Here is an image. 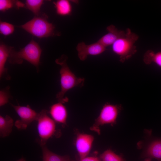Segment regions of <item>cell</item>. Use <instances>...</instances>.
Here are the masks:
<instances>
[{
  "mask_svg": "<svg viewBox=\"0 0 161 161\" xmlns=\"http://www.w3.org/2000/svg\"><path fill=\"white\" fill-rule=\"evenodd\" d=\"M66 57L63 55L56 60V63L61 66L60 70L61 89L56 95L58 102L63 103L67 102L68 98L65 97L66 92L77 86H82L85 79L77 77L70 70L67 64Z\"/></svg>",
  "mask_w": 161,
  "mask_h": 161,
  "instance_id": "obj_1",
  "label": "cell"
},
{
  "mask_svg": "<svg viewBox=\"0 0 161 161\" xmlns=\"http://www.w3.org/2000/svg\"><path fill=\"white\" fill-rule=\"evenodd\" d=\"M126 34L117 40L112 45L113 52L119 57L122 63L130 58L137 52L135 44L139 39L138 35L128 28Z\"/></svg>",
  "mask_w": 161,
  "mask_h": 161,
  "instance_id": "obj_2",
  "label": "cell"
},
{
  "mask_svg": "<svg viewBox=\"0 0 161 161\" xmlns=\"http://www.w3.org/2000/svg\"><path fill=\"white\" fill-rule=\"evenodd\" d=\"M11 49L9 61L12 64H21L25 60L39 69L41 49L38 44L33 40L18 52Z\"/></svg>",
  "mask_w": 161,
  "mask_h": 161,
  "instance_id": "obj_3",
  "label": "cell"
},
{
  "mask_svg": "<svg viewBox=\"0 0 161 161\" xmlns=\"http://www.w3.org/2000/svg\"><path fill=\"white\" fill-rule=\"evenodd\" d=\"M37 37H49L55 35L54 26L49 22L46 16H36L25 24L19 26Z\"/></svg>",
  "mask_w": 161,
  "mask_h": 161,
  "instance_id": "obj_4",
  "label": "cell"
},
{
  "mask_svg": "<svg viewBox=\"0 0 161 161\" xmlns=\"http://www.w3.org/2000/svg\"><path fill=\"white\" fill-rule=\"evenodd\" d=\"M37 129L40 139V144L45 145L47 140L54 135L55 132V124L49 117L46 110L43 109L39 113Z\"/></svg>",
  "mask_w": 161,
  "mask_h": 161,
  "instance_id": "obj_5",
  "label": "cell"
},
{
  "mask_svg": "<svg viewBox=\"0 0 161 161\" xmlns=\"http://www.w3.org/2000/svg\"><path fill=\"white\" fill-rule=\"evenodd\" d=\"M10 103L20 118V120H17L15 123V125L18 129H25L32 121H37L39 113L32 109L29 105L21 106Z\"/></svg>",
  "mask_w": 161,
  "mask_h": 161,
  "instance_id": "obj_6",
  "label": "cell"
},
{
  "mask_svg": "<svg viewBox=\"0 0 161 161\" xmlns=\"http://www.w3.org/2000/svg\"><path fill=\"white\" fill-rule=\"evenodd\" d=\"M122 109L120 105L107 103L103 106L100 114L95 120L96 126L114 123Z\"/></svg>",
  "mask_w": 161,
  "mask_h": 161,
  "instance_id": "obj_7",
  "label": "cell"
},
{
  "mask_svg": "<svg viewBox=\"0 0 161 161\" xmlns=\"http://www.w3.org/2000/svg\"><path fill=\"white\" fill-rule=\"evenodd\" d=\"M76 49L79 58L81 61H84L89 55H97L101 54L106 50V47L98 41L88 45L82 42L78 44Z\"/></svg>",
  "mask_w": 161,
  "mask_h": 161,
  "instance_id": "obj_8",
  "label": "cell"
},
{
  "mask_svg": "<svg viewBox=\"0 0 161 161\" xmlns=\"http://www.w3.org/2000/svg\"><path fill=\"white\" fill-rule=\"evenodd\" d=\"M144 144L141 157L142 158L155 159L161 161V138L149 140Z\"/></svg>",
  "mask_w": 161,
  "mask_h": 161,
  "instance_id": "obj_9",
  "label": "cell"
},
{
  "mask_svg": "<svg viewBox=\"0 0 161 161\" xmlns=\"http://www.w3.org/2000/svg\"><path fill=\"white\" fill-rule=\"evenodd\" d=\"M94 138L92 135L79 134L77 136L76 146L80 160L86 157L91 149Z\"/></svg>",
  "mask_w": 161,
  "mask_h": 161,
  "instance_id": "obj_10",
  "label": "cell"
},
{
  "mask_svg": "<svg viewBox=\"0 0 161 161\" xmlns=\"http://www.w3.org/2000/svg\"><path fill=\"white\" fill-rule=\"evenodd\" d=\"M106 30L108 32L97 41L106 47L112 45L118 39L125 35L126 33V31L119 30L113 25L108 26Z\"/></svg>",
  "mask_w": 161,
  "mask_h": 161,
  "instance_id": "obj_11",
  "label": "cell"
},
{
  "mask_svg": "<svg viewBox=\"0 0 161 161\" xmlns=\"http://www.w3.org/2000/svg\"><path fill=\"white\" fill-rule=\"evenodd\" d=\"M63 103L58 102L52 105L50 107L49 113L53 120L62 124L66 123L67 112Z\"/></svg>",
  "mask_w": 161,
  "mask_h": 161,
  "instance_id": "obj_12",
  "label": "cell"
},
{
  "mask_svg": "<svg viewBox=\"0 0 161 161\" xmlns=\"http://www.w3.org/2000/svg\"><path fill=\"white\" fill-rule=\"evenodd\" d=\"M13 47H9L4 44L0 45V78L4 77L7 79H9L10 77L7 72V70L5 67L6 61L10 56Z\"/></svg>",
  "mask_w": 161,
  "mask_h": 161,
  "instance_id": "obj_13",
  "label": "cell"
},
{
  "mask_svg": "<svg viewBox=\"0 0 161 161\" xmlns=\"http://www.w3.org/2000/svg\"><path fill=\"white\" fill-rule=\"evenodd\" d=\"M13 120L9 116H0V135L2 137L9 135L12 131Z\"/></svg>",
  "mask_w": 161,
  "mask_h": 161,
  "instance_id": "obj_14",
  "label": "cell"
},
{
  "mask_svg": "<svg viewBox=\"0 0 161 161\" xmlns=\"http://www.w3.org/2000/svg\"><path fill=\"white\" fill-rule=\"evenodd\" d=\"M41 147L43 161H72L68 156L57 154L51 151L45 145Z\"/></svg>",
  "mask_w": 161,
  "mask_h": 161,
  "instance_id": "obj_15",
  "label": "cell"
},
{
  "mask_svg": "<svg viewBox=\"0 0 161 161\" xmlns=\"http://www.w3.org/2000/svg\"><path fill=\"white\" fill-rule=\"evenodd\" d=\"M53 3L56 9L57 13L61 16H66L71 15L72 7L70 1L67 0H59Z\"/></svg>",
  "mask_w": 161,
  "mask_h": 161,
  "instance_id": "obj_16",
  "label": "cell"
},
{
  "mask_svg": "<svg viewBox=\"0 0 161 161\" xmlns=\"http://www.w3.org/2000/svg\"><path fill=\"white\" fill-rule=\"evenodd\" d=\"M143 61L146 64L154 63L161 68V51L155 52L151 50H148L143 55Z\"/></svg>",
  "mask_w": 161,
  "mask_h": 161,
  "instance_id": "obj_17",
  "label": "cell"
},
{
  "mask_svg": "<svg viewBox=\"0 0 161 161\" xmlns=\"http://www.w3.org/2000/svg\"><path fill=\"white\" fill-rule=\"evenodd\" d=\"M100 158L103 161H125L122 157L110 149L104 151L100 155Z\"/></svg>",
  "mask_w": 161,
  "mask_h": 161,
  "instance_id": "obj_18",
  "label": "cell"
},
{
  "mask_svg": "<svg viewBox=\"0 0 161 161\" xmlns=\"http://www.w3.org/2000/svg\"><path fill=\"white\" fill-rule=\"evenodd\" d=\"M44 1L41 0H27L25 4L27 8L36 16L39 14L41 7Z\"/></svg>",
  "mask_w": 161,
  "mask_h": 161,
  "instance_id": "obj_19",
  "label": "cell"
},
{
  "mask_svg": "<svg viewBox=\"0 0 161 161\" xmlns=\"http://www.w3.org/2000/svg\"><path fill=\"white\" fill-rule=\"evenodd\" d=\"M14 30V26L9 23L0 21V32L5 36L10 35L13 33Z\"/></svg>",
  "mask_w": 161,
  "mask_h": 161,
  "instance_id": "obj_20",
  "label": "cell"
},
{
  "mask_svg": "<svg viewBox=\"0 0 161 161\" xmlns=\"http://www.w3.org/2000/svg\"><path fill=\"white\" fill-rule=\"evenodd\" d=\"M9 88L10 87L8 86L0 91V106L5 105L9 102V99L10 97Z\"/></svg>",
  "mask_w": 161,
  "mask_h": 161,
  "instance_id": "obj_21",
  "label": "cell"
},
{
  "mask_svg": "<svg viewBox=\"0 0 161 161\" xmlns=\"http://www.w3.org/2000/svg\"><path fill=\"white\" fill-rule=\"evenodd\" d=\"M14 1L10 0H0V10L4 12L12 8L16 3Z\"/></svg>",
  "mask_w": 161,
  "mask_h": 161,
  "instance_id": "obj_22",
  "label": "cell"
},
{
  "mask_svg": "<svg viewBox=\"0 0 161 161\" xmlns=\"http://www.w3.org/2000/svg\"><path fill=\"white\" fill-rule=\"evenodd\" d=\"M79 161H100L97 157H86Z\"/></svg>",
  "mask_w": 161,
  "mask_h": 161,
  "instance_id": "obj_23",
  "label": "cell"
},
{
  "mask_svg": "<svg viewBox=\"0 0 161 161\" xmlns=\"http://www.w3.org/2000/svg\"><path fill=\"white\" fill-rule=\"evenodd\" d=\"M17 161H26L23 158H21L19 160H17Z\"/></svg>",
  "mask_w": 161,
  "mask_h": 161,
  "instance_id": "obj_24",
  "label": "cell"
},
{
  "mask_svg": "<svg viewBox=\"0 0 161 161\" xmlns=\"http://www.w3.org/2000/svg\"><path fill=\"white\" fill-rule=\"evenodd\" d=\"M151 159L150 158H146L144 161H151Z\"/></svg>",
  "mask_w": 161,
  "mask_h": 161,
  "instance_id": "obj_25",
  "label": "cell"
}]
</instances>
